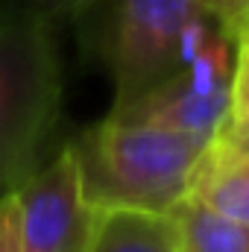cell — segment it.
Instances as JSON below:
<instances>
[{
    "label": "cell",
    "instance_id": "cell-1",
    "mask_svg": "<svg viewBox=\"0 0 249 252\" xmlns=\"http://www.w3.org/2000/svg\"><path fill=\"white\" fill-rule=\"evenodd\" d=\"M211 135L106 118L70 141L91 208L135 205L170 211L187 190L193 161Z\"/></svg>",
    "mask_w": 249,
    "mask_h": 252
},
{
    "label": "cell",
    "instance_id": "cell-2",
    "mask_svg": "<svg viewBox=\"0 0 249 252\" xmlns=\"http://www.w3.org/2000/svg\"><path fill=\"white\" fill-rule=\"evenodd\" d=\"M64 76L50 18L32 9L0 18V193L38 167L62 115Z\"/></svg>",
    "mask_w": 249,
    "mask_h": 252
},
{
    "label": "cell",
    "instance_id": "cell-3",
    "mask_svg": "<svg viewBox=\"0 0 249 252\" xmlns=\"http://www.w3.org/2000/svg\"><path fill=\"white\" fill-rule=\"evenodd\" d=\"M208 9L205 0H88L73 18L124 106L182 67L185 27Z\"/></svg>",
    "mask_w": 249,
    "mask_h": 252
},
{
    "label": "cell",
    "instance_id": "cell-4",
    "mask_svg": "<svg viewBox=\"0 0 249 252\" xmlns=\"http://www.w3.org/2000/svg\"><path fill=\"white\" fill-rule=\"evenodd\" d=\"M18 199L24 252H82L91 205L82 196L79 164L70 144L18 188Z\"/></svg>",
    "mask_w": 249,
    "mask_h": 252
},
{
    "label": "cell",
    "instance_id": "cell-5",
    "mask_svg": "<svg viewBox=\"0 0 249 252\" xmlns=\"http://www.w3.org/2000/svg\"><path fill=\"white\" fill-rule=\"evenodd\" d=\"M229 115V91L202 94L190 85L187 73L179 67L158 85L147 88L124 106H112L109 118L121 124H144L179 132L214 135Z\"/></svg>",
    "mask_w": 249,
    "mask_h": 252
},
{
    "label": "cell",
    "instance_id": "cell-6",
    "mask_svg": "<svg viewBox=\"0 0 249 252\" xmlns=\"http://www.w3.org/2000/svg\"><path fill=\"white\" fill-rule=\"evenodd\" d=\"M82 252H182V235L170 211L106 205L91 208Z\"/></svg>",
    "mask_w": 249,
    "mask_h": 252
},
{
    "label": "cell",
    "instance_id": "cell-7",
    "mask_svg": "<svg viewBox=\"0 0 249 252\" xmlns=\"http://www.w3.org/2000/svg\"><path fill=\"white\" fill-rule=\"evenodd\" d=\"M187 193L232 220L249 223V153L211 135L190 167Z\"/></svg>",
    "mask_w": 249,
    "mask_h": 252
},
{
    "label": "cell",
    "instance_id": "cell-8",
    "mask_svg": "<svg viewBox=\"0 0 249 252\" xmlns=\"http://www.w3.org/2000/svg\"><path fill=\"white\" fill-rule=\"evenodd\" d=\"M176 217L182 250L187 252H249V223L232 220L205 202H199L193 193H187L170 208Z\"/></svg>",
    "mask_w": 249,
    "mask_h": 252
},
{
    "label": "cell",
    "instance_id": "cell-9",
    "mask_svg": "<svg viewBox=\"0 0 249 252\" xmlns=\"http://www.w3.org/2000/svg\"><path fill=\"white\" fill-rule=\"evenodd\" d=\"M249 121V35L235 41V67L229 85V115L226 124Z\"/></svg>",
    "mask_w": 249,
    "mask_h": 252
},
{
    "label": "cell",
    "instance_id": "cell-10",
    "mask_svg": "<svg viewBox=\"0 0 249 252\" xmlns=\"http://www.w3.org/2000/svg\"><path fill=\"white\" fill-rule=\"evenodd\" d=\"M0 252H24V247H21V199H18V190L0 193Z\"/></svg>",
    "mask_w": 249,
    "mask_h": 252
},
{
    "label": "cell",
    "instance_id": "cell-11",
    "mask_svg": "<svg viewBox=\"0 0 249 252\" xmlns=\"http://www.w3.org/2000/svg\"><path fill=\"white\" fill-rule=\"evenodd\" d=\"M18 3H24L27 9H32V12H41V15H76L88 0H18Z\"/></svg>",
    "mask_w": 249,
    "mask_h": 252
},
{
    "label": "cell",
    "instance_id": "cell-12",
    "mask_svg": "<svg viewBox=\"0 0 249 252\" xmlns=\"http://www.w3.org/2000/svg\"><path fill=\"white\" fill-rule=\"evenodd\" d=\"M226 30H229V35H232L235 41L249 35V0H241V3L235 6V12H232L229 21H226Z\"/></svg>",
    "mask_w": 249,
    "mask_h": 252
},
{
    "label": "cell",
    "instance_id": "cell-13",
    "mask_svg": "<svg viewBox=\"0 0 249 252\" xmlns=\"http://www.w3.org/2000/svg\"><path fill=\"white\" fill-rule=\"evenodd\" d=\"M214 135H220L223 141H229V144H235V147L249 153V121H241V124H226L223 121Z\"/></svg>",
    "mask_w": 249,
    "mask_h": 252
},
{
    "label": "cell",
    "instance_id": "cell-14",
    "mask_svg": "<svg viewBox=\"0 0 249 252\" xmlns=\"http://www.w3.org/2000/svg\"><path fill=\"white\" fill-rule=\"evenodd\" d=\"M205 3H211V6L223 15V21H229V15H232L235 6H238V0H205Z\"/></svg>",
    "mask_w": 249,
    "mask_h": 252
},
{
    "label": "cell",
    "instance_id": "cell-15",
    "mask_svg": "<svg viewBox=\"0 0 249 252\" xmlns=\"http://www.w3.org/2000/svg\"><path fill=\"white\" fill-rule=\"evenodd\" d=\"M182 252H187V250H182Z\"/></svg>",
    "mask_w": 249,
    "mask_h": 252
},
{
    "label": "cell",
    "instance_id": "cell-16",
    "mask_svg": "<svg viewBox=\"0 0 249 252\" xmlns=\"http://www.w3.org/2000/svg\"><path fill=\"white\" fill-rule=\"evenodd\" d=\"M238 3H241V0H238Z\"/></svg>",
    "mask_w": 249,
    "mask_h": 252
}]
</instances>
